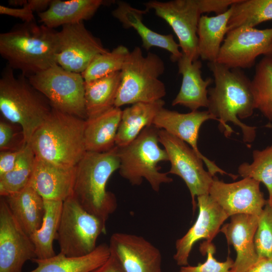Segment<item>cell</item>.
<instances>
[{
    "label": "cell",
    "instance_id": "ac0fdd59",
    "mask_svg": "<svg viewBox=\"0 0 272 272\" xmlns=\"http://www.w3.org/2000/svg\"><path fill=\"white\" fill-rule=\"evenodd\" d=\"M197 218L186 234L176 241L173 258L177 265H188V258L194 244L198 240L212 241L220 231L221 227L229 217L209 194L197 197Z\"/></svg>",
    "mask_w": 272,
    "mask_h": 272
},
{
    "label": "cell",
    "instance_id": "60d3db41",
    "mask_svg": "<svg viewBox=\"0 0 272 272\" xmlns=\"http://www.w3.org/2000/svg\"><path fill=\"white\" fill-rule=\"evenodd\" d=\"M16 133L10 124L5 121L0 122V149L2 151L13 150L12 146Z\"/></svg>",
    "mask_w": 272,
    "mask_h": 272
},
{
    "label": "cell",
    "instance_id": "836d02e7",
    "mask_svg": "<svg viewBox=\"0 0 272 272\" xmlns=\"http://www.w3.org/2000/svg\"><path fill=\"white\" fill-rule=\"evenodd\" d=\"M129 53L126 46L120 45L111 51L97 55L82 74L85 81H91L120 72Z\"/></svg>",
    "mask_w": 272,
    "mask_h": 272
},
{
    "label": "cell",
    "instance_id": "cb8c5ba5",
    "mask_svg": "<svg viewBox=\"0 0 272 272\" xmlns=\"http://www.w3.org/2000/svg\"><path fill=\"white\" fill-rule=\"evenodd\" d=\"M122 110L114 107L85 120L84 141L87 152H105L115 146Z\"/></svg>",
    "mask_w": 272,
    "mask_h": 272
},
{
    "label": "cell",
    "instance_id": "3957f363",
    "mask_svg": "<svg viewBox=\"0 0 272 272\" xmlns=\"http://www.w3.org/2000/svg\"><path fill=\"white\" fill-rule=\"evenodd\" d=\"M119 165L115 146L105 152H86L76 166L73 196L85 210L105 223L117 206L115 194L106 190V185Z\"/></svg>",
    "mask_w": 272,
    "mask_h": 272
},
{
    "label": "cell",
    "instance_id": "d590c367",
    "mask_svg": "<svg viewBox=\"0 0 272 272\" xmlns=\"http://www.w3.org/2000/svg\"><path fill=\"white\" fill-rule=\"evenodd\" d=\"M254 244L259 257L272 256V206L267 200L258 216Z\"/></svg>",
    "mask_w": 272,
    "mask_h": 272
},
{
    "label": "cell",
    "instance_id": "8d00e7d4",
    "mask_svg": "<svg viewBox=\"0 0 272 272\" xmlns=\"http://www.w3.org/2000/svg\"><path fill=\"white\" fill-rule=\"evenodd\" d=\"M200 249L202 254H207L206 261L196 266H181L179 272H230L233 260L229 256L223 262L217 260L214 256L216 248L212 243L203 242Z\"/></svg>",
    "mask_w": 272,
    "mask_h": 272
},
{
    "label": "cell",
    "instance_id": "f6af8a7d",
    "mask_svg": "<svg viewBox=\"0 0 272 272\" xmlns=\"http://www.w3.org/2000/svg\"><path fill=\"white\" fill-rule=\"evenodd\" d=\"M27 3L26 0H10L9 1L10 5L15 7H24Z\"/></svg>",
    "mask_w": 272,
    "mask_h": 272
},
{
    "label": "cell",
    "instance_id": "6da1fadb",
    "mask_svg": "<svg viewBox=\"0 0 272 272\" xmlns=\"http://www.w3.org/2000/svg\"><path fill=\"white\" fill-rule=\"evenodd\" d=\"M215 86L208 89V111L219 122V128L226 137L234 132L228 124L239 126L243 141L250 144L255 140L256 127L242 122L251 116L255 108L251 80L240 69H229L217 62H208Z\"/></svg>",
    "mask_w": 272,
    "mask_h": 272
},
{
    "label": "cell",
    "instance_id": "b9f144b4",
    "mask_svg": "<svg viewBox=\"0 0 272 272\" xmlns=\"http://www.w3.org/2000/svg\"><path fill=\"white\" fill-rule=\"evenodd\" d=\"M89 272H124L117 258L111 253L102 265Z\"/></svg>",
    "mask_w": 272,
    "mask_h": 272
},
{
    "label": "cell",
    "instance_id": "52a82bcc",
    "mask_svg": "<svg viewBox=\"0 0 272 272\" xmlns=\"http://www.w3.org/2000/svg\"><path fill=\"white\" fill-rule=\"evenodd\" d=\"M159 129L153 124L147 126L129 144L117 146L121 176L132 185H141L145 178L156 192L162 184L173 181L158 166L159 162L168 161L166 150L158 145Z\"/></svg>",
    "mask_w": 272,
    "mask_h": 272
},
{
    "label": "cell",
    "instance_id": "7bdbcfd3",
    "mask_svg": "<svg viewBox=\"0 0 272 272\" xmlns=\"http://www.w3.org/2000/svg\"><path fill=\"white\" fill-rule=\"evenodd\" d=\"M246 272H272V256L258 257L257 261Z\"/></svg>",
    "mask_w": 272,
    "mask_h": 272
},
{
    "label": "cell",
    "instance_id": "277c9868",
    "mask_svg": "<svg viewBox=\"0 0 272 272\" xmlns=\"http://www.w3.org/2000/svg\"><path fill=\"white\" fill-rule=\"evenodd\" d=\"M85 119L52 108L29 144L36 158L66 167H76L86 153Z\"/></svg>",
    "mask_w": 272,
    "mask_h": 272
},
{
    "label": "cell",
    "instance_id": "8fae6325",
    "mask_svg": "<svg viewBox=\"0 0 272 272\" xmlns=\"http://www.w3.org/2000/svg\"><path fill=\"white\" fill-rule=\"evenodd\" d=\"M159 142L166 150L171 167L168 174L181 178L188 187L193 211L197 205L196 196L209 194L213 176L206 171L203 161L188 145L163 129L159 130Z\"/></svg>",
    "mask_w": 272,
    "mask_h": 272
},
{
    "label": "cell",
    "instance_id": "30bf717a",
    "mask_svg": "<svg viewBox=\"0 0 272 272\" xmlns=\"http://www.w3.org/2000/svg\"><path fill=\"white\" fill-rule=\"evenodd\" d=\"M261 55L272 57V28L242 26L228 31L216 62L229 69H249Z\"/></svg>",
    "mask_w": 272,
    "mask_h": 272
},
{
    "label": "cell",
    "instance_id": "44dd1931",
    "mask_svg": "<svg viewBox=\"0 0 272 272\" xmlns=\"http://www.w3.org/2000/svg\"><path fill=\"white\" fill-rule=\"evenodd\" d=\"M149 11L139 10L124 2H118L116 8L112 12V16L125 28H132L140 36L142 47L149 50L153 47L164 49L171 53L173 62L177 61L182 55L179 45L171 34H161L148 28L143 22V15Z\"/></svg>",
    "mask_w": 272,
    "mask_h": 272
},
{
    "label": "cell",
    "instance_id": "7402d4cb",
    "mask_svg": "<svg viewBox=\"0 0 272 272\" xmlns=\"http://www.w3.org/2000/svg\"><path fill=\"white\" fill-rule=\"evenodd\" d=\"M178 73L182 76L180 89L172 105H180L191 111L208 106V89L213 79L204 80L201 77L202 63L199 60L192 61L182 54L177 61Z\"/></svg>",
    "mask_w": 272,
    "mask_h": 272
},
{
    "label": "cell",
    "instance_id": "4fadbf2b",
    "mask_svg": "<svg viewBox=\"0 0 272 272\" xmlns=\"http://www.w3.org/2000/svg\"><path fill=\"white\" fill-rule=\"evenodd\" d=\"M58 36L57 64L71 72L82 74L97 55L109 51L83 22L62 26Z\"/></svg>",
    "mask_w": 272,
    "mask_h": 272
},
{
    "label": "cell",
    "instance_id": "ab89813d",
    "mask_svg": "<svg viewBox=\"0 0 272 272\" xmlns=\"http://www.w3.org/2000/svg\"><path fill=\"white\" fill-rule=\"evenodd\" d=\"M32 12L27 6L21 8H13L11 7L0 6V14L22 20L24 22L34 21V16Z\"/></svg>",
    "mask_w": 272,
    "mask_h": 272
},
{
    "label": "cell",
    "instance_id": "d4e9b609",
    "mask_svg": "<svg viewBox=\"0 0 272 272\" xmlns=\"http://www.w3.org/2000/svg\"><path fill=\"white\" fill-rule=\"evenodd\" d=\"M110 255L109 245L102 243L83 256L71 257L59 252L48 258H35L32 261L37 266L29 272H89L103 264Z\"/></svg>",
    "mask_w": 272,
    "mask_h": 272
},
{
    "label": "cell",
    "instance_id": "f35d334b",
    "mask_svg": "<svg viewBox=\"0 0 272 272\" xmlns=\"http://www.w3.org/2000/svg\"><path fill=\"white\" fill-rule=\"evenodd\" d=\"M25 145L21 149L17 150L1 151L0 176L12 171L14 169Z\"/></svg>",
    "mask_w": 272,
    "mask_h": 272
},
{
    "label": "cell",
    "instance_id": "9a60e30c",
    "mask_svg": "<svg viewBox=\"0 0 272 272\" xmlns=\"http://www.w3.org/2000/svg\"><path fill=\"white\" fill-rule=\"evenodd\" d=\"M209 194L229 217L238 214L259 216L266 202L260 182L249 177L226 183L215 176Z\"/></svg>",
    "mask_w": 272,
    "mask_h": 272
},
{
    "label": "cell",
    "instance_id": "ba28073f",
    "mask_svg": "<svg viewBox=\"0 0 272 272\" xmlns=\"http://www.w3.org/2000/svg\"><path fill=\"white\" fill-rule=\"evenodd\" d=\"M102 233H106V223L85 210L73 196L63 202L55 239L60 253L71 257L89 254Z\"/></svg>",
    "mask_w": 272,
    "mask_h": 272
},
{
    "label": "cell",
    "instance_id": "4dcf8cb0",
    "mask_svg": "<svg viewBox=\"0 0 272 272\" xmlns=\"http://www.w3.org/2000/svg\"><path fill=\"white\" fill-rule=\"evenodd\" d=\"M231 8L228 31L242 26L255 28L272 20V0H238Z\"/></svg>",
    "mask_w": 272,
    "mask_h": 272
},
{
    "label": "cell",
    "instance_id": "8992f818",
    "mask_svg": "<svg viewBox=\"0 0 272 272\" xmlns=\"http://www.w3.org/2000/svg\"><path fill=\"white\" fill-rule=\"evenodd\" d=\"M164 71L165 63L159 56L151 52L144 55L141 48L135 47L120 71V84L114 107L162 99L166 94V88L159 78Z\"/></svg>",
    "mask_w": 272,
    "mask_h": 272
},
{
    "label": "cell",
    "instance_id": "d6a6232c",
    "mask_svg": "<svg viewBox=\"0 0 272 272\" xmlns=\"http://www.w3.org/2000/svg\"><path fill=\"white\" fill-rule=\"evenodd\" d=\"M251 84L255 109L272 121V57L264 56L256 64Z\"/></svg>",
    "mask_w": 272,
    "mask_h": 272
},
{
    "label": "cell",
    "instance_id": "d6986e66",
    "mask_svg": "<svg viewBox=\"0 0 272 272\" xmlns=\"http://www.w3.org/2000/svg\"><path fill=\"white\" fill-rule=\"evenodd\" d=\"M230 217V222L224 225L220 230L236 252L230 272H246L259 257L254 244L258 216L238 214Z\"/></svg>",
    "mask_w": 272,
    "mask_h": 272
},
{
    "label": "cell",
    "instance_id": "f1b7e54d",
    "mask_svg": "<svg viewBox=\"0 0 272 272\" xmlns=\"http://www.w3.org/2000/svg\"><path fill=\"white\" fill-rule=\"evenodd\" d=\"M120 81V72H117L91 81H85L87 118L96 116L114 107Z\"/></svg>",
    "mask_w": 272,
    "mask_h": 272
},
{
    "label": "cell",
    "instance_id": "ee69618b",
    "mask_svg": "<svg viewBox=\"0 0 272 272\" xmlns=\"http://www.w3.org/2000/svg\"><path fill=\"white\" fill-rule=\"evenodd\" d=\"M52 0H28L27 6L32 12L38 14L45 11L49 7Z\"/></svg>",
    "mask_w": 272,
    "mask_h": 272
},
{
    "label": "cell",
    "instance_id": "5b68a950",
    "mask_svg": "<svg viewBox=\"0 0 272 272\" xmlns=\"http://www.w3.org/2000/svg\"><path fill=\"white\" fill-rule=\"evenodd\" d=\"M52 107L27 76H16L7 66L0 78V111L10 122L19 124L28 143L35 131L50 114Z\"/></svg>",
    "mask_w": 272,
    "mask_h": 272
},
{
    "label": "cell",
    "instance_id": "74e56055",
    "mask_svg": "<svg viewBox=\"0 0 272 272\" xmlns=\"http://www.w3.org/2000/svg\"><path fill=\"white\" fill-rule=\"evenodd\" d=\"M238 0H198V4L202 15L214 12L217 15L227 11Z\"/></svg>",
    "mask_w": 272,
    "mask_h": 272
},
{
    "label": "cell",
    "instance_id": "4316f807",
    "mask_svg": "<svg viewBox=\"0 0 272 272\" xmlns=\"http://www.w3.org/2000/svg\"><path fill=\"white\" fill-rule=\"evenodd\" d=\"M164 105V101L161 99L150 103H136L122 110L116 146L123 147L129 144L145 127L153 125L156 115Z\"/></svg>",
    "mask_w": 272,
    "mask_h": 272
},
{
    "label": "cell",
    "instance_id": "7a4b0ae2",
    "mask_svg": "<svg viewBox=\"0 0 272 272\" xmlns=\"http://www.w3.org/2000/svg\"><path fill=\"white\" fill-rule=\"evenodd\" d=\"M58 31L35 22H24L0 34V54L13 70L28 77L56 62Z\"/></svg>",
    "mask_w": 272,
    "mask_h": 272
},
{
    "label": "cell",
    "instance_id": "bcb514c9",
    "mask_svg": "<svg viewBox=\"0 0 272 272\" xmlns=\"http://www.w3.org/2000/svg\"><path fill=\"white\" fill-rule=\"evenodd\" d=\"M268 202L270 203V204L272 206V197L270 201H268Z\"/></svg>",
    "mask_w": 272,
    "mask_h": 272
},
{
    "label": "cell",
    "instance_id": "1f68e13d",
    "mask_svg": "<svg viewBox=\"0 0 272 272\" xmlns=\"http://www.w3.org/2000/svg\"><path fill=\"white\" fill-rule=\"evenodd\" d=\"M35 155L26 144L14 169L0 176V195L6 197L27 186L33 173Z\"/></svg>",
    "mask_w": 272,
    "mask_h": 272
},
{
    "label": "cell",
    "instance_id": "83f0119b",
    "mask_svg": "<svg viewBox=\"0 0 272 272\" xmlns=\"http://www.w3.org/2000/svg\"><path fill=\"white\" fill-rule=\"evenodd\" d=\"M230 8L225 12L209 17L202 15L197 30V51L199 57L209 62H216L221 45L228 31L231 15Z\"/></svg>",
    "mask_w": 272,
    "mask_h": 272
},
{
    "label": "cell",
    "instance_id": "5bb4252c",
    "mask_svg": "<svg viewBox=\"0 0 272 272\" xmlns=\"http://www.w3.org/2000/svg\"><path fill=\"white\" fill-rule=\"evenodd\" d=\"M36 258L34 245L11 212L4 197L0 198V272H22L26 262Z\"/></svg>",
    "mask_w": 272,
    "mask_h": 272
},
{
    "label": "cell",
    "instance_id": "ffe728a7",
    "mask_svg": "<svg viewBox=\"0 0 272 272\" xmlns=\"http://www.w3.org/2000/svg\"><path fill=\"white\" fill-rule=\"evenodd\" d=\"M76 167L36 158L29 184L45 200L64 201L73 196Z\"/></svg>",
    "mask_w": 272,
    "mask_h": 272
},
{
    "label": "cell",
    "instance_id": "e0dca14e",
    "mask_svg": "<svg viewBox=\"0 0 272 272\" xmlns=\"http://www.w3.org/2000/svg\"><path fill=\"white\" fill-rule=\"evenodd\" d=\"M109 246L124 272H162L160 251L142 236L114 233Z\"/></svg>",
    "mask_w": 272,
    "mask_h": 272
},
{
    "label": "cell",
    "instance_id": "e575fe53",
    "mask_svg": "<svg viewBox=\"0 0 272 272\" xmlns=\"http://www.w3.org/2000/svg\"><path fill=\"white\" fill-rule=\"evenodd\" d=\"M253 162L241 164L238 168L239 175L262 182L268 192V201L272 197V144L263 150L252 152Z\"/></svg>",
    "mask_w": 272,
    "mask_h": 272
},
{
    "label": "cell",
    "instance_id": "7c38bea8",
    "mask_svg": "<svg viewBox=\"0 0 272 272\" xmlns=\"http://www.w3.org/2000/svg\"><path fill=\"white\" fill-rule=\"evenodd\" d=\"M144 5L171 27L182 53L192 61L198 60L197 30L202 15L198 0L151 1Z\"/></svg>",
    "mask_w": 272,
    "mask_h": 272
},
{
    "label": "cell",
    "instance_id": "484cf974",
    "mask_svg": "<svg viewBox=\"0 0 272 272\" xmlns=\"http://www.w3.org/2000/svg\"><path fill=\"white\" fill-rule=\"evenodd\" d=\"M4 197L13 215L28 235L41 227L45 214L44 200L32 186L28 185Z\"/></svg>",
    "mask_w": 272,
    "mask_h": 272
},
{
    "label": "cell",
    "instance_id": "603a6c76",
    "mask_svg": "<svg viewBox=\"0 0 272 272\" xmlns=\"http://www.w3.org/2000/svg\"><path fill=\"white\" fill-rule=\"evenodd\" d=\"M106 2L102 0H52L49 8L38 15L43 25L54 29L91 19Z\"/></svg>",
    "mask_w": 272,
    "mask_h": 272
},
{
    "label": "cell",
    "instance_id": "2e32d148",
    "mask_svg": "<svg viewBox=\"0 0 272 272\" xmlns=\"http://www.w3.org/2000/svg\"><path fill=\"white\" fill-rule=\"evenodd\" d=\"M210 119L218 121L208 110H196L187 113H181L163 107L156 115L153 124L189 145L205 163L208 172L212 176L219 173L222 175L226 174L234 179L235 175L222 170L214 161L202 155L198 150L197 140L199 129L203 123Z\"/></svg>",
    "mask_w": 272,
    "mask_h": 272
},
{
    "label": "cell",
    "instance_id": "9c48e42d",
    "mask_svg": "<svg viewBox=\"0 0 272 272\" xmlns=\"http://www.w3.org/2000/svg\"><path fill=\"white\" fill-rule=\"evenodd\" d=\"M27 77L52 108L85 120L87 118L85 82L81 74L67 71L55 64Z\"/></svg>",
    "mask_w": 272,
    "mask_h": 272
},
{
    "label": "cell",
    "instance_id": "f546056e",
    "mask_svg": "<svg viewBox=\"0 0 272 272\" xmlns=\"http://www.w3.org/2000/svg\"><path fill=\"white\" fill-rule=\"evenodd\" d=\"M44 200L45 214L41 227L30 237L34 245L38 259H45L56 255L53 243L56 239L63 201Z\"/></svg>",
    "mask_w": 272,
    "mask_h": 272
}]
</instances>
